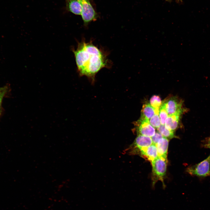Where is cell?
Masks as SVG:
<instances>
[{"mask_svg":"<svg viewBox=\"0 0 210 210\" xmlns=\"http://www.w3.org/2000/svg\"><path fill=\"white\" fill-rule=\"evenodd\" d=\"M73 52L80 75L86 76L92 83L94 82L96 74L108 66L105 54L91 42L79 43Z\"/></svg>","mask_w":210,"mask_h":210,"instance_id":"cell-1","label":"cell"},{"mask_svg":"<svg viewBox=\"0 0 210 210\" xmlns=\"http://www.w3.org/2000/svg\"><path fill=\"white\" fill-rule=\"evenodd\" d=\"M167 163V159L158 157L151 162L153 187L158 181H160L162 183L163 187H165L164 178L166 174Z\"/></svg>","mask_w":210,"mask_h":210,"instance_id":"cell-2","label":"cell"},{"mask_svg":"<svg viewBox=\"0 0 210 210\" xmlns=\"http://www.w3.org/2000/svg\"><path fill=\"white\" fill-rule=\"evenodd\" d=\"M186 170L190 174L199 177L210 176V154L200 163L188 167Z\"/></svg>","mask_w":210,"mask_h":210,"instance_id":"cell-3","label":"cell"},{"mask_svg":"<svg viewBox=\"0 0 210 210\" xmlns=\"http://www.w3.org/2000/svg\"><path fill=\"white\" fill-rule=\"evenodd\" d=\"M82 4L80 15L84 25L87 26L90 22L96 21L98 15L93 7L91 0H82Z\"/></svg>","mask_w":210,"mask_h":210,"instance_id":"cell-4","label":"cell"},{"mask_svg":"<svg viewBox=\"0 0 210 210\" xmlns=\"http://www.w3.org/2000/svg\"><path fill=\"white\" fill-rule=\"evenodd\" d=\"M134 124L138 134L151 137L155 134V129L150 123L149 120L141 115L140 118Z\"/></svg>","mask_w":210,"mask_h":210,"instance_id":"cell-5","label":"cell"},{"mask_svg":"<svg viewBox=\"0 0 210 210\" xmlns=\"http://www.w3.org/2000/svg\"><path fill=\"white\" fill-rule=\"evenodd\" d=\"M168 115L176 114H182L186 110L183 108L182 100L176 97H173L163 102Z\"/></svg>","mask_w":210,"mask_h":210,"instance_id":"cell-6","label":"cell"},{"mask_svg":"<svg viewBox=\"0 0 210 210\" xmlns=\"http://www.w3.org/2000/svg\"><path fill=\"white\" fill-rule=\"evenodd\" d=\"M153 144L152 139L150 137L138 134L131 147L133 152L136 150H140L142 148L148 147Z\"/></svg>","mask_w":210,"mask_h":210,"instance_id":"cell-7","label":"cell"},{"mask_svg":"<svg viewBox=\"0 0 210 210\" xmlns=\"http://www.w3.org/2000/svg\"><path fill=\"white\" fill-rule=\"evenodd\" d=\"M140 151L142 156L151 162L158 157L156 145L153 144L148 147L142 148Z\"/></svg>","mask_w":210,"mask_h":210,"instance_id":"cell-8","label":"cell"},{"mask_svg":"<svg viewBox=\"0 0 210 210\" xmlns=\"http://www.w3.org/2000/svg\"><path fill=\"white\" fill-rule=\"evenodd\" d=\"M181 114H176L168 115L165 123L166 127L169 130L174 132L178 127L180 124Z\"/></svg>","mask_w":210,"mask_h":210,"instance_id":"cell-9","label":"cell"},{"mask_svg":"<svg viewBox=\"0 0 210 210\" xmlns=\"http://www.w3.org/2000/svg\"><path fill=\"white\" fill-rule=\"evenodd\" d=\"M169 140L164 137L161 138L156 145L158 157L167 159V156Z\"/></svg>","mask_w":210,"mask_h":210,"instance_id":"cell-10","label":"cell"},{"mask_svg":"<svg viewBox=\"0 0 210 210\" xmlns=\"http://www.w3.org/2000/svg\"><path fill=\"white\" fill-rule=\"evenodd\" d=\"M67 10L76 15H81L82 0H66Z\"/></svg>","mask_w":210,"mask_h":210,"instance_id":"cell-11","label":"cell"},{"mask_svg":"<svg viewBox=\"0 0 210 210\" xmlns=\"http://www.w3.org/2000/svg\"><path fill=\"white\" fill-rule=\"evenodd\" d=\"M155 110L150 104L146 103L143 106L141 115L149 120L155 114Z\"/></svg>","mask_w":210,"mask_h":210,"instance_id":"cell-12","label":"cell"},{"mask_svg":"<svg viewBox=\"0 0 210 210\" xmlns=\"http://www.w3.org/2000/svg\"><path fill=\"white\" fill-rule=\"evenodd\" d=\"M158 131L159 132L163 137L168 139L174 138H177L174 134V132L172 131L167 129L164 125H161L157 128Z\"/></svg>","mask_w":210,"mask_h":210,"instance_id":"cell-13","label":"cell"},{"mask_svg":"<svg viewBox=\"0 0 210 210\" xmlns=\"http://www.w3.org/2000/svg\"><path fill=\"white\" fill-rule=\"evenodd\" d=\"M159 115L160 118L161 125L165 124L166 120L168 116L165 106L163 102L159 108Z\"/></svg>","mask_w":210,"mask_h":210,"instance_id":"cell-14","label":"cell"},{"mask_svg":"<svg viewBox=\"0 0 210 210\" xmlns=\"http://www.w3.org/2000/svg\"><path fill=\"white\" fill-rule=\"evenodd\" d=\"M150 104L155 109H159L162 104L160 97L158 95H154L150 99Z\"/></svg>","mask_w":210,"mask_h":210,"instance_id":"cell-15","label":"cell"},{"mask_svg":"<svg viewBox=\"0 0 210 210\" xmlns=\"http://www.w3.org/2000/svg\"><path fill=\"white\" fill-rule=\"evenodd\" d=\"M149 120L150 123L154 128H158L161 125V121L158 114H155Z\"/></svg>","mask_w":210,"mask_h":210,"instance_id":"cell-16","label":"cell"},{"mask_svg":"<svg viewBox=\"0 0 210 210\" xmlns=\"http://www.w3.org/2000/svg\"><path fill=\"white\" fill-rule=\"evenodd\" d=\"M8 89V87L5 86L0 87V114L2 112L1 104L3 98L6 94Z\"/></svg>","mask_w":210,"mask_h":210,"instance_id":"cell-17","label":"cell"},{"mask_svg":"<svg viewBox=\"0 0 210 210\" xmlns=\"http://www.w3.org/2000/svg\"><path fill=\"white\" fill-rule=\"evenodd\" d=\"M163 137V136L158 132L155 133V134L151 137L153 144L156 145L159 141Z\"/></svg>","mask_w":210,"mask_h":210,"instance_id":"cell-18","label":"cell"},{"mask_svg":"<svg viewBox=\"0 0 210 210\" xmlns=\"http://www.w3.org/2000/svg\"><path fill=\"white\" fill-rule=\"evenodd\" d=\"M204 147L205 148H206L210 149V144H205L204 145Z\"/></svg>","mask_w":210,"mask_h":210,"instance_id":"cell-19","label":"cell"},{"mask_svg":"<svg viewBox=\"0 0 210 210\" xmlns=\"http://www.w3.org/2000/svg\"><path fill=\"white\" fill-rule=\"evenodd\" d=\"M182 0H178V1H181Z\"/></svg>","mask_w":210,"mask_h":210,"instance_id":"cell-20","label":"cell"},{"mask_svg":"<svg viewBox=\"0 0 210 210\" xmlns=\"http://www.w3.org/2000/svg\"><path fill=\"white\" fill-rule=\"evenodd\" d=\"M177 1H178V0H176Z\"/></svg>","mask_w":210,"mask_h":210,"instance_id":"cell-21","label":"cell"},{"mask_svg":"<svg viewBox=\"0 0 210 210\" xmlns=\"http://www.w3.org/2000/svg\"><path fill=\"white\" fill-rule=\"evenodd\" d=\"M1 115V114H0V115Z\"/></svg>","mask_w":210,"mask_h":210,"instance_id":"cell-22","label":"cell"}]
</instances>
